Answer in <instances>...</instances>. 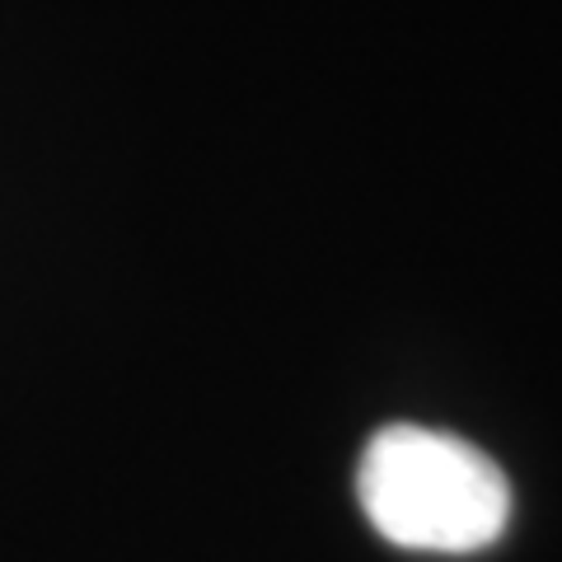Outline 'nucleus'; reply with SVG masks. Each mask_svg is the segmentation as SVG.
I'll return each mask as SVG.
<instances>
[{"instance_id": "f257e3e1", "label": "nucleus", "mask_w": 562, "mask_h": 562, "mask_svg": "<svg viewBox=\"0 0 562 562\" xmlns=\"http://www.w3.org/2000/svg\"><path fill=\"white\" fill-rule=\"evenodd\" d=\"M357 502L380 539L413 553H479L512 520V483L479 446L431 427H384L357 469Z\"/></svg>"}]
</instances>
